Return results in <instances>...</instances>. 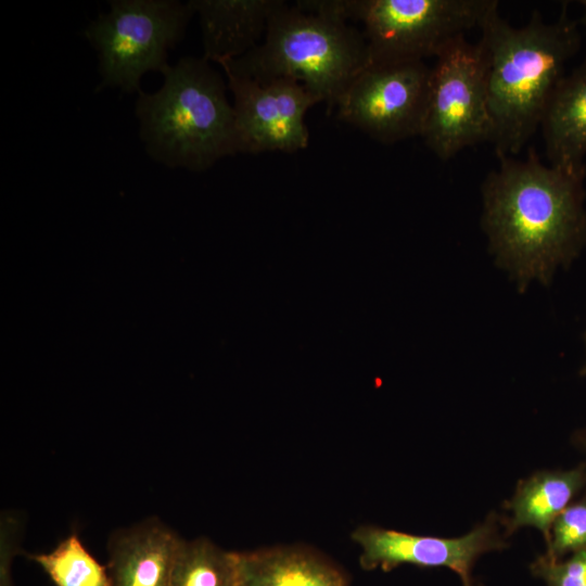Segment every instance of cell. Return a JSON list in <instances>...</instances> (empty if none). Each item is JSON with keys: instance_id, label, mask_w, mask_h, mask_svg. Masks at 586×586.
Returning a JSON list of instances; mask_svg holds the SVG:
<instances>
[{"instance_id": "6da1fadb", "label": "cell", "mask_w": 586, "mask_h": 586, "mask_svg": "<svg viewBox=\"0 0 586 586\" xmlns=\"http://www.w3.org/2000/svg\"><path fill=\"white\" fill-rule=\"evenodd\" d=\"M586 173L540 162L499 158L482 183V227L496 264L524 291L547 285L558 267L569 266L586 245Z\"/></svg>"}, {"instance_id": "7a4b0ae2", "label": "cell", "mask_w": 586, "mask_h": 586, "mask_svg": "<svg viewBox=\"0 0 586 586\" xmlns=\"http://www.w3.org/2000/svg\"><path fill=\"white\" fill-rule=\"evenodd\" d=\"M487 105L488 141L498 158L517 154L540 126L546 106L566 63L582 46L578 21L568 13V2L556 21L545 22L538 11L522 27L498 12V1L480 25Z\"/></svg>"}, {"instance_id": "3957f363", "label": "cell", "mask_w": 586, "mask_h": 586, "mask_svg": "<svg viewBox=\"0 0 586 586\" xmlns=\"http://www.w3.org/2000/svg\"><path fill=\"white\" fill-rule=\"evenodd\" d=\"M337 0L283 1L271 15L264 41L224 71L257 81L289 78L330 109L369 65L364 33L347 24Z\"/></svg>"}, {"instance_id": "277c9868", "label": "cell", "mask_w": 586, "mask_h": 586, "mask_svg": "<svg viewBox=\"0 0 586 586\" xmlns=\"http://www.w3.org/2000/svg\"><path fill=\"white\" fill-rule=\"evenodd\" d=\"M163 75L161 89L140 91L136 103L148 153L166 166L196 171L241 153L225 82L207 61L182 58Z\"/></svg>"}, {"instance_id": "5b68a950", "label": "cell", "mask_w": 586, "mask_h": 586, "mask_svg": "<svg viewBox=\"0 0 586 586\" xmlns=\"http://www.w3.org/2000/svg\"><path fill=\"white\" fill-rule=\"evenodd\" d=\"M496 0H339L347 18L364 24L370 64L437 56L480 27Z\"/></svg>"}, {"instance_id": "8992f818", "label": "cell", "mask_w": 586, "mask_h": 586, "mask_svg": "<svg viewBox=\"0 0 586 586\" xmlns=\"http://www.w3.org/2000/svg\"><path fill=\"white\" fill-rule=\"evenodd\" d=\"M85 29L99 53L102 86L139 91L141 77L164 72L167 51L183 37L194 13L189 2L174 0H114Z\"/></svg>"}, {"instance_id": "52a82bcc", "label": "cell", "mask_w": 586, "mask_h": 586, "mask_svg": "<svg viewBox=\"0 0 586 586\" xmlns=\"http://www.w3.org/2000/svg\"><path fill=\"white\" fill-rule=\"evenodd\" d=\"M489 135L482 51L479 43L460 37L436 56L420 137L438 158L446 161L467 146L488 141Z\"/></svg>"}, {"instance_id": "ba28073f", "label": "cell", "mask_w": 586, "mask_h": 586, "mask_svg": "<svg viewBox=\"0 0 586 586\" xmlns=\"http://www.w3.org/2000/svg\"><path fill=\"white\" fill-rule=\"evenodd\" d=\"M431 76L423 61L370 64L339 99L337 118L386 144L421 136Z\"/></svg>"}, {"instance_id": "9c48e42d", "label": "cell", "mask_w": 586, "mask_h": 586, "mask_svg": "<svg viewBox=\"0 0 586 586\" xmlns=\"http://www.w3.org/2000/svg\"><path fill=\"white\" fill-rule=\"evenodd\" d=\"M501 514L493 511L471 531L458 537L417 535L374 525L357 527L352 539L360 547L365 570L388 572L402 564L447 568L473 586L472 569L484 553L507 548Z\"/></svg>"}, {"instance_id": "30bf717a", "label": "cell", "mask_w": 586, "mask_h": 586, "mask_svg": "<svg viewBox=\"0 0 586 586\" xmlns=\"http://www.w3.org/2000/svg\"><path fill=\"white\" fill-rule=\"evenodd\" d=\"M233 94L241 153H293L308 145L306 112L318 100L298 81H268L224 71Z\"/></svg>"}, {"instance_id": "8fae6325", "label": "cell", "mask_w": 586, "mask_h": 586, "mask_svg": "<svg viewBox=\"0 0 586 586\" xmlns=\"http://www.w3.org/2000/svg\"><path fill=\"white\" fill-rule=\"evenodd\" d=\"M181 540L156 518L116 530L107 542L111 586H170Z\"/></svg>"}, {"instance_id": "7c38bea8", "label": "cell", "mask_w": 586, "mask_h": 586, "mask_svg": "<svg viewBox=\"0 0 586 586\" xmlns=\"http://www.w3.org/2000/svg\"><path fill=\"white\" fill-rule=\"evenodd\" d=\"M282 0H191L200 16L205 61L235 60L258 46Z\"/></svg>"}, {"instance_id": "4fadbf2b", "label": "cell", "mask_w": 586, "mask_h": 586, "mask_svg": "<svg viewBox=\"0 0 586 586\" xmlns=\"http://www.w3.org/2000/svg\"><path fill=\"white\" fill-rule=\"evenodd\" d=\"M585 487L584 462L569 469L538 470L520 480L512 496L504 502L508 512L501 514L506 537L528 526L538 530L546 544L555 520Z\"/></svg>"}, {"instance_id": "5bb4252c", "label": "cell", "mask_w": 586, "mask_h": 586, "mask_svg": "<svg viewBox=\"0 0 586 586\" xmlns=\"http://www.w3.org/2000/svg\"><path fill=\"white\" fill-rule=\"evenodd\" d=\"M540 128L549 165L586 173V58L558 84Z\"/></svg>"}, {"instance_id": "9a60e30c", "label": "cell", "mask_w": 586, "mask_h": 586, "mask_svg": "<svg viewBox=\"0 0 586 586\" xmlns=\"http://www.w3.org/2000/svg\"><path fill=\"white\" fill-rule=\"evenodd\" d=\"M238 586H348L343 571L308 548L238 552Z\"/></svg>"}, {"instance_id": "2e32d148", "label": "cell", "mask_w": 586, "mask_h": 586, "mask_svg": "<svg viewBox=\"0 0 586 586\" xmlns=\"http://www.w3.org/2000/svg\"><path fill=\"white\" fill-rule=\"evenodd\" d=\"M170 586H238V552L225 550L206 537L182 538Z\"/></svg>"}, {"instance_id": "e0dca14e", "label": "cell", "mask_w": 586, "mask_h": 586, "mask_svg": "<svg viewBox=\"0 0 586 586\" xmlns=\"http://www.w3.org/2000/svg\"><path fill=\"white\" fill-rule=\"evenodd\" d=\"M55 586H111L107 565L100 563L85 547L76 532L51 551L30 553Z\"/></svg>"}, {"instance_id": "ac0fdd59", "label": "cell", "mask_w": 586, "mask_h": 586, "mask_svg": "<svg viewBox=\"0 0 586 586\" xmlns=\"http://www.w3.org/2000/svg\"><path fill=\"white\" fill-rule=\"evenodd\" d=\"M586 550V493L575 498L555 520L544 556L561 560Z\"/></svg>"}, {"instance_id": "d6986e66", "label": "cell", "mask_w": 586, "mask_h": 586, "mask_svg": "<svg viewBox=\"0 0 586 586\" xmlns=\"http://www.w3.org/2000/svg\"><path fill=\"white\" fill-rule=\"evenodd\" d=\"M530 570L546 586H586V550L561 560H549L540 555L531 563Z\"/></svg>"}, {"instance_id": "ffe728a7", "label": "cell", "mask_w": 586, "mask_h": 586, "mask_svg": "<svg viewBox=\"0 0 586 586\" xmlns=\"http://www.w3.org/2000/svg\"><path fill=\"white\" fill-rule=\"evenodd\" d=\"M0 528V586H13L11 564L18 546L16 519L4 514L1 518Z\"/></svg>"}, {"instance_id": "44dd1931", "label": "cell", "mask_w": 586, "mask_h": 586, "mask_svg": "<svg viewBox=\"0 0 586 586\" xmlns=\"http://www.w3.org/2000/svg\"><path fill=\"white\" fill-rule=\"evenodd\" d=\"M573 443L577 449L584 455V463L586 466V429L576 432L573 435Z\"/></svg>"}, {"instance_id": "7402d4cb", "label": "cell", "mask_w": 586, "mask_h": 586, "mask_svg": "<svg viewBox=\"0 0 586 586\" xmlns=\"http://www.w3.org/2000/svg\"><path fill=\"white\" fill-rule=\"evenodd\" d=\"M582 8H583V15L581 20L578 21L579 25L586 26V0L579 1Z\"/></svg>"}, {"instance_id": "603a6c76", "label": "cell", "mask_w": 586, "mask_h": 586, "mask_svg": "<svg viewBox=\"0 0 586 586\" xmlns=\"http://www.w3.org/2000/svg\"><path fill=\"white\" fill-rule=\"evenodd\" d=\"M585 341H586V333H585ZM579 374L582 377H586V361H585L584 366L582 367V369L579 371Z\"/></svg>"}]
</instances>
